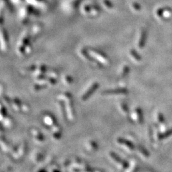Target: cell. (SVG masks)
<instances>
[{"mask_svg":"<svg viewBox=\"0 0 172 172\" xmlns=\"http://www.w3.org/2000/svg\"><path fill=\"white\" fill-rule=\"evenodd\" d=\"M88 51L94 58H97V59H98V61L99 63L109 64L110 63L109 57L103 52L98 51V50L94 49L93 48L88 49Z\"/></svg>","mask_w":172,"mask_h":172,"instance_id":"obj_1","label":"cell"},{"mask_svg":"<svg viewBox=\"0 0 172 172\" xmlns=\"http://www.w3.org/2000/svg\"><path fill=\"white\" fill-rule=\"evenodd\" d=\"M145 33L142 32V34L140 37V40L139 41V47H142L145 43Z\"/></svg>","mask_w":172,"mask_h":172,"instance_id":"obj_2","label":"cell"},{"mask_svg":"<svg viewBox=\"0 0 172 172\" xmlns=\"http://www.w3.org/2000/svg\"><path fill=\"white\" fill-rule=\"evenodd\" d=\"M103 3L108 8H113V5L110 0H103Z\"/></svg>","mask_w":172,"mask_h":172,"instance_id":"obj_3","label":"cell"},{"mask_svg":"<svg viewBox=\"0 0 172 172\" xmlns=\"http://www.w3.org/2000/svg\"><path fill=\"white\" fill-rule=\"evenodd\" d=\"M130 53H131V55H132V56L135 58V59L136 60H138V61H140V55H138L137 52H136L135 51H134V50H131V52H130Z\"/></svg>","mask_w":172,"mask_h":172,"instance_id":"obj_4","label":"cell"},{"mask_svg":"<svg viewBox=\"0 0 172 172\" xmlns=\"http://www.w3.org/2000/svg\"><path fill=\"white\" fill-rule=\"evenodd\" d=\"M133 7L135 8V9H136L137 10H139L140 9V5L138 4H137V3H133Z\"/></svg>","mask_w":172,"mask_h":172,"instance_id":"obj_5","label":"cell"},{"mask_svg":"<svg viewBox=\"0 0 172 172\" xmlns=\"http://www.w3.org/2000/svg\"><path fill=\"white\" fill-rule=\"evenodd\" d=\"M128 71H129V67H128V66H124V71H123V74L126 75V74L127 73V72H128Z\"/></svg>","mask_w":172,"mask_h":172,"instance_id":"obj_6","label":"cell"}]
</instances>
